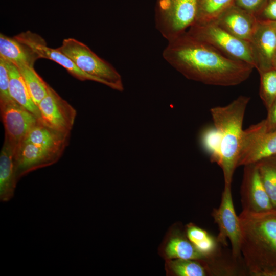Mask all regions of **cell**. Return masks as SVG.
Listing matches in <instances>:
<instances>
[{
  "mask_svg": "<svg viewBox=\"0 0 276 276\" xmlns=\"http://www.w3.org/2000/svg\"><path fill=\"white\" fill-rule=\"evenodd\" d=\"M163 57L186 78L204 84L233 86L246 81L254 67L232 59L186 31L168 41Z\"/></svg>",
  "mask_w": 276,
  "mask_h": 276,
  "instance_id": "obj_1",
  "label": "cell"
},
{
  "mask_svg": "<svg viewBox=\"0 0 276 276\" xmlns=\"http://www.w3.org/2000/svg\"><path fill=\"white\" fill-rule=\"evenodd\" d=\"M240 250L248 274L276 276V209L239 215Z\"/></svg>",
  "mask_w": 276,
  "mask_h": 276,
  "instance_id": "obj_2",
  "label": "cell"
},
{
  "mask_svg": "<svg viewBox=\"0 0 276 276\" xmlns=\"http://www.w3.org/2000/svg\"><path fill=\"white\" fill-rule=\"evenodd\" d=\"M250 97L240 96L227 105L210 109L213 126L221 137V168L224 185L231 186L233 175L238 167L242 136V125Z\"/></svg>",
  "mask_w": 276,
  "mask_h": 276,
  "instance_id": "obj_3",
  "label": "cell"
},
{
  "mask_svg": "<svg viewBox=\"0 0 276 276\" xmlns=\"http://www.w3.org/2000/svg\"><path fill=\"white\" fill-rule=\"evenodd\" d=\"M57 49L82 71L94 77L97 82L119 91L123 90L122 77L116 69L83 43L73 38H66Z\"/></svg>",
  "mask_w": 276,
  "mask_h": 276,
  "instance_id": "obj_4",
  "label": "cell"
},
{
  "mask_svg": "<svg viewBox=\"0 0 276 276\" xmlns=\"http://www.w3.org/2000/svg\"><path fill=\"white\" fill-rule=\"evenodd\" d=\"M197 0H156L155 28L169 41L187 30L195 22Z\"/></svg>",
  "mask_w": 276,
  "mask_h": 276,
  "instance_id": "obj_5",
  "label": "cell"
},
{
  "mask_svg": "<svg viewBox=\"0 0 276 276\" xmlns=\"http://www.w3.org/2000/svg\"><path fill=\"white\" fill-rule=\"evenodd\" d=\"M187 31L224 55L248 63L255 68L249 43L234 36L215 22H196Z\"/></svg>",
  "mask_w": 276,
  "mask_h": 276,
  "instance_id": "obj_6",
  "label": "cell"
},
{
  "mask_svg": "<svg viewBox=\"0 0 276 276\" xmlns=\"http://www.w3.org/2000/svg\"><path fill=\"white\" fill-rule=\"evenodd\" d=\"M211 215L218 227L219 233L216 237L218 241L227 247V239H229L233 257L242 259L240 250V220L235 211L231 186L224 185L220 205L218 208L213 209Z\"/></svg>",
  "mask_w": 276,
  "mask_h": 276,
  "instance_id": "obj_7",
  "label": "cell"
},
{
  "mask_svg": "<svg viewBox=\"0 0 276 276\" xmlns=\"http://www.w3.org/2000/svg\"><path fill=\"white\" fill-rule=\"evenodd\" d=\"M276 155V130L265 132L261 121L243 130L238 167Z\"/></svg>",
  "mask_w": 276,
  "mask_h": 276,
  "instance_id": "obj_8",
  "label": "cell"
},
{
  "mask_svg": "<svg viewBox=\"0 0 276 276\" xmlns=\"http://www.w3.org/2000/svg\"><path fill=\"white\" fill-rule=\"evenodd\" d=\"M38 107L42 123L57 131L70 133L76 119V110L50 85Z\"/></svg>",
  "mask_w": 276,
  "mask_h": 276,
  "instance_id": "obj_9",
  "label": "cell"
},
{
  "mask_svg": "<svg viewBox=\"0 0 276 276\" xmlns=\"http://www.w3.org/2000/svg\"><path fill=\"white\" fill-rule=\"evenodd\" d=\"M1 116L5 136L16 148L39 120L13 99L0 103Z\"/></svg>",
  "mask_w": 276,
  "mask_h": 276,
  "instance_id": "obj_10",
  "label": "cell"
},
{
  "mask_svg": "<svg viewBox=\"0 0 276 276\" xmlns=\"http://www.w3.org/2000/svg\"><path fill=\"white\" fill-rule=\"evenodd\" d=\"M240 195L243 212L261 213L274 209L255 163L244 166Z\"/></svg>",
  "mask_w": 276,
  "mask_h": 276,
  "instance_id": "obj_11",
  "label": "cell"
},
{
  "mask_svg": "<svg viewBox=\"0 0 276 276\" xmlns=\"http://www.w3.org/2000/svg\"><path fill=\"white\" fill-rule=\"evenodd\" d=\"M258 73L273 67L276 53V28L273 21L258 19V24L248 42Z\"/></svg>",
  "mask_w": 276,
  "mask_h": 276,
  "instance_id": "obj_12",
  "label": "cell"
},
{
  "mask_svg": "<svg viewBox=\"0 0 276 276\" xmlns=\"http://www.w3.org/2000/svg\"><path fill=\"white\" fill-rule=\"evenodd\" d=\"M63 150L48 149L23 141L16 148V177L19 179L30 172L56 163Z\"/></svg>",
  "mask_w": 276,
  "mask_h": 276,
  "instance_id": "obj_13",
  "label": "cell"
},
{
  "mask_svg": "<svg viewBox=\"0 0 276 276\" xmlns=\"http://www.w3.org/2000/svg\"><path fill=\"white\" fill-rule=\"evenodd\" d=\"M14 37L30 47L38 55L39 58H45L55 61L77 79L81 81L91 80L96 82L94 77L79 69L64 53L57 49L48 47L45 41L39 35L27 31Z\"/></svg>",
  "mask_w": 276,
  "mask_h": 276,
  "instance_id": "obj_14",
  "label": "cell"
},
{
  "mask_svg": "<svg viewBox=\"0 0 276 276\" xmlns=\"http://www.w3.org/2000/svg\"><path fill=\"white\" fill-rule=\"evenodd\" d=\"M258 19L233 4L214 21L234 36L249 42Z\"/></svg>",
  "mask_w": 276,
  "mask_h": 276,
  "instance_id": "obj_15",
  "label": "cell"
},
{
  "mask_svg": "<svg viewBox=\"0 0 276 276\" xmlns=\"http://www.w3.org/2000/svg\"><path fill=\"white\" fill-rule=\"evenodd\" d=\"M162 256L166 260L175 259L204 261L208 259L201 254L189 240L185 230L179 227L172 229L162 246Z\"/></svg>",
  "mask_w": 276,
  "mask_h": 276,
  "instance_id": "obj_16",
  "label": "cell"
},
{
  "mask_svg": "<svg viewBox=\"0 0 276 276\" xmlns=\"http://www.w3.org/2000/svg\"><path fill=\"white\" fill-rule=\"evenodd\" d=\"M16 147L5 137L0 153V199L7 202L14 196L16 177Z\"/></svg>",
  "mask_w": 276,
  "mask_h": 276,
  "instance_id": "obj_17",
  "label": "cell"
},
{
  "mask_svg": "<svg viewBox=\"0 0 276 276\" xmlns=\"http://www.w3.org/2000/svg\"><path fill=\"white\" fill-rule=\"evenodd\" d=\"M70 134L50 128L39 121L30 129L23 141L48 149L64 150Z\"/></svg>",
  "mask_w": 276,
  "mask_h": 276,
  "instance_id": "obj_18",
  "label": "cell"
},
{
  "mask_svg": "<svg viewBox=\"0 0 276 276\" xmlns=\"http://www.w3.org/2000/svg\"><path fill=\"white\" fill-rule=\"evenodd\" d=\"M0 57L16 66L29 65L34 66L38 55L28 45L14 37L11 38L3 34L0 35Z\"/></svg>",
  "mask_w": 276,
  "mask_h": 276,
  "instance_id": "obj_19",
  "label": "cell"
},
{
  "mask_svg": "<svg viewBox=\"0 0 276 276\" xmlns=\"http://www.w3.org/2000/svg\"><path fill=\"white\" fill-rule=\"evenodd\" d=\"M4 60L8 70L10 93L12 98L16 102L35 115L40 121V114L38 107L33 101L18 68L12 62Z\"/></svg>",
  "mask_w": 276,
  "mask_h": 276,
  "instance_id": "obj_20",
  "label": "cell"
},
{
  "mask_svg": "<svg viewBox=\"0 0 276 276\" xmlns=\"http://www.w3.org/2000/svg\"><path fill=\"white\" fill-rule=\"evenodd\" d=\"M185 230L189 240L208 261L220 255L226 247L221 244L216 237L193 223L187 224Z\"/></svg>",
  "mask_w": 276,
  "mask_h": 276,
  "instance_id": "obj_21",
  "label": "cell"
},
{
  "mask_svg": "<svg viewBox=\"0 0 276 276\" xmlns=\"http://www.w3.org/2000/svg\"><path fill=\"white\" fill-rule=\"evenodd\" d=\"M167 275L174 276H210L211 270L204 261L175 259L166 260Z\"/></svg>",
  "mask_w": 276,
  "mask_h": 276,
  "instance_id": "obj_22",
  "label": "cell"
},
{
  "mask_svg": "<svg viewBox=\"0 0 276 276\" xmlns=\"http://www.w3.org/2000/svg\"><path fill=\"white\" fill-rule=\"evenodd\" d=\"M262 184L276 209V155L262 159L255 163Z\"/></svg>",
  "mask_w": 276,
  "mask_h": 276,
  "instance_id": "obj_23",
  "label": "cell"
},
{
  "mask_svg": "<svg viewBox=\"0 0 276 276\" xmlns=\"http://www.w3.org/2000/svg\"><path fill=\"white\" fill-rule=\"evenodd\" d=\"M17 68L33 101L38 106L39 102L47 95L49 85L36 73L34 66L21 65Z\"/></svg>",
  "mask_w": 276,
  "mask_h": 276,
  "instance_id": "obj_24",
  "label": "cell"
},
{
  "mask_svg": "<svg viewBox=\"0 0 276 276\" xmlns=\"http://www.w3.org/2000/svg\"><path fill=\"white\" fill-rule=\"evenodd\" d=\"M233 4L234 0H197V15L194 23L215 21Z\"/></svg>",
  "mask_w": 276,
  "mask_h": 276,
  "instance_id": "obj_25",
  "label": "cell"
},
{
  "mask_svg": "<svg viewBox=\"0 0 276 276\" xmlns=\"http://www.w3.org/2000/svg\"><path fill=\"white\" fill-rule=\"evenodd\" d=\"M200 141L211 162L219 165L221 156V137L218 130L214 126L205 128L201 133Z\"/></svg>",
  "mask_w": 276,
  "mask_h": 276,
  "instance_id": "obj_26",
  "label": "cell"
},
{
  "mask_svg": "<svg viewBox=\"0 0 276 276\" xmlns=\"http://www.w3.org/2000/svg\"><path fill=\"white\" fill-rule=\"evenodd\" d=\"M259 73L260 97L267 110L276 99V70L272 67Z\"/></svg>",
  "mask_w": 276,
  "mask_h": 276,
  "instance_id": "obj_27",
  "label": "cell"
},
{
  "mask_svg": "<svg viewBox=\"0 0 276 276\" xmlns=\"http://www.w3.org/2000/svg\"><path fill=\"white\" fill-rule=\"evenodd\" d=\"M9 89V79L5 61L0 57V103L13 100Z\"/></svg>",
  "mask_w": 276,
  "mask_h": 276,
  "instance_id": "obj_28",
  "label": "cell"
},
{
  "mask_svg": "<svg viewBox=\"0 0 276 276\" xmlns=\"http://www.w3.org/2000/svg\"><path fill=\"white\" fill-rule=\"evenodd\" d=\"M269 0H234V5L259 17Z\"/></svg>",
  "mask_w": 276,
  "mask_h": 276,
  "instance_id": "obj_29",
  "label": "cell"
},
{
  "mask_svg": "<svg viewBox=\"0 0 276 276\" xmlns=\"http://www.w3.org/2000/svg\"><path fill=\"white\" fill-rule=\"evenodd\" d=\"M261 122L265 132H271L276 130V99L267 110L266 118L261 121Z\"/></svg>",
  "mask_w": 276,
  "mask_h": 276,
  "instance_id": "obj_30",
  "label": "cell"
},
{
  "mask_svg": "<svg viewBox=\"0 0 276 276\" xmlns=\"http://www.w3.org/2000/svg\"><path fill=\"white\" fill-rule=\"evenodd\" d=\"M258 19L276 21V0L268 1Z\"/></svg>",
  "mask_w": 276,
  "mask_h": 276,
  "instance_id": "obj_31",
  "label": "cell"
},
{
  "mask_svg": "<svg viewBox=\"0 0 276 276\" xmlns=\"http://www.w3.org/2000/svg\"><path fill=\"white\" fill-rule=\"evenodd\" d=\"M272 66L276 70V53L275 54V56L273 58V63H272Z\"/></svg>",
  "mask_w": 276,
  "mask_h": 276,
  "instance_id": "obj_32",
  "label": "cell"
},
{
  "mask_svg": "<svg viewBox=\"0 0 276 276\" xmlns=\"http://www.w3.org/2000/svg\"><path fill=\"white\" fill-rule=\"evenodd\" d=\"M273 22H274V24L275 27V28H276V21H273Z\"/></svg>",
  "mask_w": 276,
  "mask_h": 276,
  "instance_id": "obj_33",
  "label": "cell"
}]
</instances>
